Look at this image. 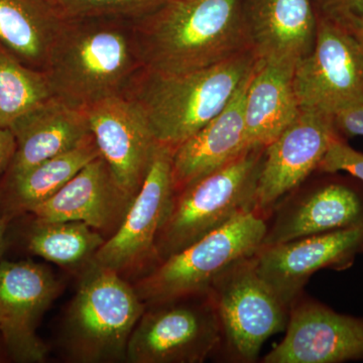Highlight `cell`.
<instances>
[{"label": "cell", "mask_w": 363, "mask_h": 363, "mask_svg": "<svg viewBox=\"0 0 363 363\" xmlns=\"http://www.w3.org/2000/svg\"><path fill=\"white\" fill-rule=\"evenodd\" d=\"M35 222L28 233V250L65 269L82 271L106 240L104 234L84 222Z\"/></svg>", "instance_id": "24"}, {"label": "cell", "mask_w": 363, "mask_h": 363, "mask_svg": "<svg viewBox=\"0 0 363 363\" xmlns=\"http://www.w3.org/2000/svg\"><path fill=\"white\" fill-rule=\"evenodd\" d=\"M264 147L248 150L233 162L176 192L156 240L161 262L240 215L255 211Z\"/></svg>", "instance_id": "5"}, {"label": "cell", "mask_w": 363, "mask_h": 363, "mask_svg": "<svg viewBox=\"0 0 363 363\" xmlns=\"http://www.w3.org/2000/svg\"><path fill=\"white\" fill-rule=\"evenodd\" d=\"M133 200L99 156L30 213L40 221L84 222L107 240L118 230Z\"/></svg>", "instance_id": "16"}, {"label": "cell", "mask_w": 363, "mask_h": 363, "mask_svg": "<svg viewBox=\"0 0 363 363\" xmlns=\"http://www.w3.org/2000/svg\"><path fill=\"white\" fill-rule=\"evenodd\" d=\"M363 224V191L348 182L334 180L313 189L281 207L262 245L341 230Z\"/></svg>", "instance_id": "19"}, {"label": "cell", "mask_w": 363, "mask_h": 363, "mask_svg": "<svg viewBox=\"0 0 363 363\" xmlns=\"http://www.w3.org/2000/svg\"><path fill=\"white\" fill-rule=\"evenodd\" d=\"M52 96L44 71L23 64L0 43V128Z\"/></svg>", "instance_id": "25"}, {"label": "cell", "mask_w": 363, "mask_h": 363, "mask_svg": "<svg viewBox=\"0 0 363 363\" xmlns=\"http://www.w3.org/2000/svg\"><path fill=\"white\" fill-rule=\"evenodd\" d=\"M100 156L90 133L74 149L40 162L21 175L6 179L4 200L9 214L30 212L59 192L86 164Z\"/></svg>", "instance_id": "23"}, {"label": "cell", "mask_w": 363, "mask_h": 363, "mask_svg": "<svg viewBox=\"0 0 363 363\" xmlns=\"http://www.w3.org/2000/svg\"><path fill=\"white\" fill-rule=\"evenodd\" d=\"M243 16L250 49L264 63L295 67L314 47L312 0H243Z\"/></svg>", "instance_id": "17"}, {"label": "cell", "mask_w": 363, "mask_h": 363, "mask_svg": "<svg viewBox=\"0 0 363 363\" xmlns=\"http://www.w3.org/2000/svg\"><path fill=\"white\" fill-rule=\"evenodd\" d=\"M286 335L264 363H342L363 360V317L314 300L294 301Z\"/></svg>", "instance_id": "12"}, {"label": "cell", "mask_w": 363, "mask_h": 363, "mask_svg": "<svg viewBox=\"0 0 363 363\" xmlns=\"http://www.w3.org/2000/svg\"><path fill=\"white\" fill-rule=\"evenodd\" d=\"M317 171L324 174L345 172L363 183V152L353 149L343 138L337 136L332 142Z\"/></svg>", "instance_id": "27"}, {"label": "cell", "mask_w": 363, "mask_h": 363, "mask_svg": "<svg viewBox=\"0 0 363 363\" xmlns=\"http://www.w3.org/2000/svg\"><path fill=\"white\" fill-rule=\"evenodd\" d=\"M16 152V140L9 128H0V176L6 173Z\"/></svg>", "instance_id": "30"}, {"label": "cell", "mask_w": 363, "mask_h": 363, "mask_svg": "<svg viewBox=\"0 0 363 363\" xmlns=\"http://www.w3.org/2000/svg\"><path fill=\"white\" fill-rule=\"evenodd\" d=\"M333 121L341 138L363 136V104L344 109L333 117Z\"/></svg>", "instance_id": "29"}, {"label": "cell", "mask_w": 363, "mask_h": 363, "mask_svg": "<svg viewBox=\"0 0 363 363\" xmlns=\"http://www.w3.org/2000/svg\"><path fill=\"white\" fill-rule=\"evenodd\" d=\"M126 348L130 363H201L222 343L209 293L150 306Z\"/></svg>", "instance_id": "8"}, {"label": "cell", "mask_w": 363, "mask_h": 363, "mask_svg": "<svg viewBox=\"0 0 363 363\" xmlns=\"http://www.w3.org/2000/svg\"><path fill=\"white\" fill-rule=\"evenodd\" d=\"M85 111L100 156L123 190L135 197L157 143L147 118L124 95L107 98Z\"/></svg>", "instance_id": "15"}, {"label": "cell", "mask_w": 363, "mask_h": 363, "mask_svg": "<svg viewBox=\"0 0 363 363\" xmlns=\"http://www.w3.org/2000/svg\"><path fill=\"white\" fill-rule=\"evenodd\" d=\"M175 149L157 143L147 177L125 218L113 235L105 240L94 262L121 274L156 259V240L168 218L176 191L173 157Z\"/></svg>", "instance_id": "10"}, {"label": "cell", "mask_w": 363, "mask_h": 363, "mask_svg": "<svg viewBox=\"0 0 363 363\" xmlns=\"http://www.w3.org/2000/svg\"><path fill=\"white\" fill-rule=\"evenodd\" d=\"M295 67L257 62L245 104L248 147H266L300 114L295 88Z\"/></svg>", "instance_id": "21"}, {"label": "cell", "mask_w": 363, "mask_h": 363, "mask_svg": "<svg viewBox=\"0 0 363 363\" xmlns=\"http://www.w3.org/2000/svg\"><path fill=\"white\" fill-rule=\"evenodd\" d=\"M294 88L301 111L333 118L363 104V56L345 26L317 16L311 52L294 70Z\"/></svg>", "instance_id": "9"}, {"label": "cell", "mask_w": 363, "mask_h": 363, "mask_svg": "<svg viewBox=\"0 0 363 363\" xmlns=\"http://www.w3.org/2000/svg\"><path fill=\"white\" fill-rule=\"evenodd\" d=\"M59 291V281L42 264L0 262V332L14 359L45 362L49 348L37 326Z\"/></svg>", "instance_id": "14"}, {"label": "cell", "mask_w": 363, "mask_h": 363, "mask_svg": "<svg viewBox=\"0 0 363 363\" xmlns=\"http://www.w3.org/2000/svg\"><path fill=\"white\" fill-rule=\"evenodd\" d=\"M360 253H363V245H362V250H360Z\"/></svg>", "instance_id": "33"}, {"label": "cell", "mask_w": 363, "mask_h": 363, "mask_svg": "<svg viewBox=\"0 0 363 363\" xmlns=\"http://www.w3.org/2000/svg\"><path fill=\"white\" fill-rule=\"evenodd\" d=\"M4 250V219L0 216V257Z\"/></svg>", "instance_id": "32"}, {"label": "cell", "mask_w": 363, "mask_h": 363, "mask_svg": "<svg viewBox=\"0 0 363 363\" xmlns=\"http://www.w3.org/2000/svg\"><path fill=\"white\" fill-rule=\"evenodd\" d=\"M337 136L332 117L301 111L296 121L264 147L255 211L267 213L317 171Z\"/></svg>", "instance_id": "13"}, {"label": "cell", "mask_w": 363, "mask_h": 363, "mask_svg": "<svg viewBox=\"0 0 363 363\" xmlns=\"http://www.w3.org/2000/svg\"><path fill=\"white\" fill-rule=\"evenodd\" d=\"M65 18L57 0H0V43L26 66L45 71Z\"/></svg>", "instance_id": "22"}, {"label": "cell", "mask_w": 363, "mask_h": 363, "mask_svg": "<svg viewBox=\"0 0 363 363\" xmlns=\"http://www.w3.org/2000/svg\"><path fill=\"white\" fill-rule=\"evenodd\" d=\"M208 293L220 322L222 341L238 362H257L267 339L286 330L290 307L259 276L253 257L229 267Z\"/></svg>", "instance_id": "7"}, {"label": "cell", "mask_w": 363, "mask_h": 363, "mask_svg": "<svg viewBox=\"0 0 363 363\" xmlns=\"http://www.w3.org/2000/svg\"><path fill=\"white\" fill-rule=\"evenodd\" d=\"M267 224L257 212L240 215L172 255L138 284V297L147 306L204 295L231 266L252 257L262 247Z\"/></svg>", "instance_id": "6"}, {"label": "cell", "mask_w": 363, "mask_h": 363, "mask_svg": "<svg viewBox=\"0 0 363 363\" xmlns=\"http://www.w3.org/2000/svg\"><path fill=\"white\" fill-rule=\"evenodd\" d=\"M9 130L16 140V152L6 179L74 149L91 133L86 111L54 96L21 114Z\"/></svg>", "instance_id": "18"}, {"label": "cell", "mask_w": 363, "mask_h": 363, "mask_svg": "<svg viewBox=\"0 0 363 363\" xmlns=\"http://www.w3.org/2000/svg\"><path fill=\"white\" fill-rule=\"evenodd\" d=\"M257 62L250 49L189 73L145 69L124 96L138 105L157 142L176 150L225 108Z\"/></svg>", "instance_id": "3"}, {"label": "cell", "mask_w": 363, "mask_h": 363, "mask_svg": "<svg viewBox=\"0 0 363 363\" xmlns=\"http://www.w3.org/2000/svg\"><path fill=\"white\" fill-rule=\"evenodd\" d=\"M145 69L135 20L66 16L44 72L52 96L86 111L125 94Z\"/></svg>", "instance_id": "1"}, {"label": "cell", "mask_w": 363, "mask_h": 363, "mask_svg": "<svg viewBox=\"0 0 363 363\" xmlns=\"http://www.w3.org/2000/svg\"><path fill=\"white\" fill-rule=\"evenodd\" d=\"M363 245V224L298 240L262 245L253 255L255 267L288 307L315 272L347 269Z\"/></svg>", "instance_id": "11"}, {"label": "cell", "mask_w": 363, "mask_h": 363, "mask_svg": "<svg viewBox=\"0 0 363 363\" xmlns=\"http://www.w3.org/2000/svg\"><path fill=\"white\" fill-rule=\"evenodd\" d=\"M338 23L345 26L350 30L351 35L355 38L358 45H359L360 50H362L363 56V20L362 18H351Z\"/></svg>", "instance_id": "31"}, {"label": "cell", "mask_w": 363, "mask_h": 363, "mask_svg": "<svg viewBox=\"0 0 363 363\" xmlns=\"http://www.w3.org/2000/svg\"><path fill=\"white\" fill-rule=\"evenodd\" d=\"M164 0H57L67 18L111 16L135 20Z\"/></svg>", "instance_id": "26"}, {"label": "cell", "mask_w": 363, "mask_h": 363, "mask_svg": "<svg viewBox=\"0 0 363 363\" xmlns=\"http://www.w3.org/2000/svg\"><path fill=\"white\" fill-rule=\"evenodd\" d=\"M319 18L341 23L347 18L363 20V0H312Z\"/></svg>", "instance_id": "28"}, {"label": "cell", "mask_w": 363, "mask_h": 363, "mask_svg": "<svg viewBox=\"0 0 363 363\" xmlns=\"http://www.w3.org/2000/svg\"><path fill=\"white\" fill-rule=\"evenodd\" d=\"M252 72L225 108L175 150L173 177L176 192L252 150L245 133V104Z\"/></svg>", "instance_id": "20"}, {"label": "cell", "mask_w": 363, "mask_h": 363, "mask_svg": "<svg viewBox=\"0 0 363 363\" xmlns=\"http://www.w3.org/2000/svg\"><path fill=\"white\" fill-rule=\"evenodd\" d=\"M147 309L135 286L118 272L92 260L80 272L75 297L64 322V345L73 362L126 360V348Z\"/></svg>", "instance_id": "4"}, {"label": "cell", "mask_w": 363, "mask_h": 363, "mask_svg": "<svg viewBox=\"0 0 363 363\" xmlns=\"http://www.w3.org/2000/svg\"><path fill=\"white\" fill-rule=\"evenodd\" d=\"M145 69L183 74L250 49L243 0H164L135 20Z\"/></svg>", "instance_id": "2"}]
</instances>
